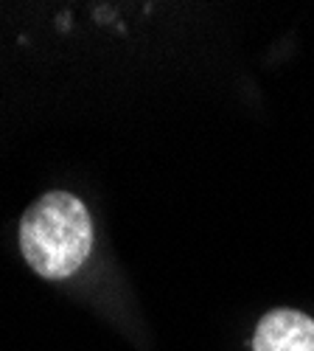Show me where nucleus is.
<instances>
[{
    "instance_id": "f257e3e1",
    "label": "nucleus",
    "mask_w": 314,
    "mask_h": 351,
    "mask_svg": "<svg viewBox=\"0 0 314 351\" xmlns=\"http://www.w3.org/2000/svg\"><path fill=\"white\" fill-rule=\"evenodd\" d=\"M20 247L42 278L73 276L93 247V225L84 202L68 191L42 194L20 222Z\"/></svg>"
},
{
    "instance_id": "f03ea898",
    "label": "nucleus",
    "mask_w": 314,
    "mask_h": 351,
    "mask_svg": "<svg viewBox=\"0 0 314 351\" xmlns=\"http://www.w3.org/2000/svg\"><path fill=\"white\" fill-rule=\"evenodd\" d=\"M252 351H314V320L295 309H275L261 317Z\"/></svg>"
}]
</instances>
